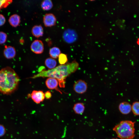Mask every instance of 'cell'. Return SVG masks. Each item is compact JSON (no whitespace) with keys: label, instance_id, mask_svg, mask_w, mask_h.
<instances>
[{"label":"cell","instance_id":"9","mask_svg":"<svg viewBox=\"0 0 139 139\" xmlns=\"http://www.w3.org/2000/svg\"><path fill=\"white\" fill-rule=\"evenodd\" d=\"M45 84L47 87L49 89H55L62 93V92L58 88L59 83L56 79L49 77L46 80Z\"/></svg>","mask_w":139,"mask_h":139},{"label":"cell","instance_id":"22","mask_svg":"<svg viewBox=\"0 0 139 139\" xmlns=\"http://www.w3.org/2000/svg\"><path fill=\"white\" fill-rule=\"evenodd\" d=\"M5 130L4 127L0 125V137L3 136L5 134Z\"/></svg>","mask_w":139,"mask_h":139},{"label":"cell","instance_id":"16","mask_svg":"<svg viewBox=\"0 0 139 139\" xmlns=\"http://www.w3.org/2000/svg\"><path fill=\"white\" fill-rule=\"evenodd\" d=\"M53 6V2L51 0H44L41 4V7L44 10L48 11L51 9Z\"/></svg>","mask_w":139,"mask_h":139},{"label":"cell","instance_id":"3","mask_svg":"<svg viewBox=\"0 0 139 139\" xmlns=\"http://www.w3.org/2000/svg\"><path fill=\"white\" fill-rule=\"evenodd\" d=\"M135 122L128 120L121 121L113 130L120 139H133L135 136Z\"/></svg>","mask_w":139,"mask_h":139},{"label":"cell","instance_id":"15","mask_svg":"<svg viewBox=\"0 0 139 139\" xmlns=\"http://www.w3.org/2000/svg\"><path fill=\"white\" fill-rule=\"evenodd\" d=\"M49 53L52 58L56 59L61 54V51L58 47H54L50 49Z\"/></svg>","mask_w":139,"mask_h":139},{"label":"cell","instance_id":"10","mask_svg":"<svg viewBox=\"0 0 139 139\" xmlns=\"http://www.w3.org/2000/svg\"><path fill=\"white\" fill-rule=\"evenodd\" d=\"M118 108L120 112L124 115L128 114L132 110L131 104L125 101L122 102L120 103Z\"/></svg>","mask_w":139,"mask_h":139},{"label":"cell","instance_id":"8","mask_svg":"<svg viewBox=\"0 0 139 139\" xmlns=\"http://www.w3.org/2000/svg\"><path fill=\"white\" fill-rule=\"evenodd\" d=\"M31 95L32 99L37 104L39 103L42 102L45 98V93L41 91L33 90Z\"/></svg>","mask_w":139,"mask_h":139},{"label":"cell","instance_id":"17","mask_svg":"<svg viewBox=\"0 0 139 139\" xmlns=\"http://www.w3.org/2000/svg\"><path fill=\"white\" fill-rule=\"evenodd\" d=\"M45 64L47 67L49 69H51L55 67L57 62L54 59L52 58H48L45 60Z\"/></svg>","mask_w":139,"mask_h":139},{"label":"cell","instance_id":"6","mask_svg":"<svg viewBox=\"0 0 139 139\" xmlns=\"http://www.w3.org/2000/svg\"><path fill=\"white\" fill-rule=\"evenodd\" d=\"M30 48L31 50L34 53L37 54H41L44 50V44L41 40H35L32 43Z\"/></svg>","mask_w":139,"mask_h":139},{"label":"cell","instance_id":"25","mask_svg":"<svg viewBox=\"0 0 139 139\" xmlns=\"http://www.w3.org/2000/svg\"><path fill=\"white\" fill-rule=\"evenodd\" d=\"M118 139L117 138H112V139Z\"/></svg>","mask_w":139,"mask_h":139},{"label":"cell","instance_id":"23","mask_svg":"<svg viewBox=\"0 0 139 139\" xmlns=\"http://www.w3.org/2000/svg\"><path fill=\"white\" fill-rule=\"evenodd\" d=\"M5 22V19L4 16L0 14V26L4 24Z\"/></svg>","mask_w":139,"mask_h":139},{"label":"cell","instance_id":"4","mask_svg":"<svg viewBox=\"0 0 139 139\" xmlns=\"http://www.w3.org/2000/svg\"><path fill=\"white\" fill-rule=\"evenodd\" d=\"M87 88V83L85 81L82 80L76 81L73 85L74 90L76 93L79 94H82L85 93Z\"/></svg>","mask_w":139,"mask_h":139},{"label":"cell","instance_id":"18","mask_svg":"<svg viewBox=\"0 0 139 139\" xmlns=\"http://www.w3.org/2000/svg\"><path fill=\"white\" fill-rule=\"evenodd\" d=\"M132 110L133 113L136 115H139V101H135L133 103Z\"/></svg>","mask_w":139,"mask_h":139},{"label":"cell","instance_id":"11","mask_svg":"<svg viewBox=\"0 0 139 139\" xmlns=\"http://www.w3.org/2000/svg\"><path fill=\"white\" fill-rule=\"evenodd\" d=\"M5 57L7 59L13 58L16 55V51L14 47L11 46H6L4 51Z\"/></svg>","mask_w":139,"mask_h":139},{"label":"cell","instance_id":"14","mask_svg":"<svg viewBox=\"0 0 139 139\" xmlns=\"http://www.w3.org/2000/svg\"><path fill=\"white\" fill-rule=\"evenodd\" d=\"M85 109L84 105L81 102L76 103L74 105L73 108L74 112L79 115L82 114L84 112Z\"/></svg>","mask_w":139,"mask_h":139},{"label":"cell","instance_id":"7","mask_svg":"<svg viewBox=\"0 0 139 139\" xmlns=\"http://www.w3.org/2000/svg\"><path fill=\"white\" fill-rule=\"evenodd\" d=\"M56 21V17L53 13H46L43 17V23L44 25L46 27H50L55 25Z\"/></svg>","mask_w":139,"mask_h":139},{"label":"cell","instance_id":"2","mask_svg":"<svg viewBox=\"0 0 139 139\" xmlns=\"http://www.w3.org/2000/svg\"><path fill=\"white\" fill-rule=\"evenodd\" d=\"M19 81V77L11 68L7 67L0 70V92L9 94L17 89Z\"/></svg>","mask_w":139,"mask_h":139},{"label":"cell","instance_id":"24","mask_svg":"<svg viewBox=\"0 0 139 139\" xmlns=\"http://www.w3.org/2000/svg\"><path fill=\"white\" fill-rule=\"evenodd\" d=\"M45 98L47 99H50L51 97L52 94L49 91H47L45 93Z\"/></svg>","mask_w":139,"mask_h":139},{"label":"cell","instance_id":"5","mask_svg":"<svg viewBox=\"0 0 139 139\" xmlns=\"http://www.w3.org/2000/svg\"><path fill=\"white\" fill-rule=\"evenodd\" d=\"M76 34L74 31L68 29L64 31L62 37L64 41L67 43H71L76 40Z\"/></svg>","mask_w":139,"mask_h":139},{"label":"cell","instance_id":"21","mask_svg":"<svg viewBox=\"0 0 139 139\" xmlns=\"http://www.w3.org/2000/svg\"><path fill=\"white\" fill-rule=\"evenodd\" d=\"M7 38V35L6 33L3 32H0V44L4 43L6 41Z\"/></svg>","mask_w":139,"mask_h":139},{"label":"cell","instance_id":"13","mask_svg":"<svg viewBox=\"0 0 139 139\" xmlns=\"http://www.w3.org/2000/svg\"><path fill=\"white\" fill-rule=\"evenodd\" d=\"M8 22L12 26L16 27L19 25L20 23V17L18 14H13L9 18Z\"/></svg>","mask_w":139,"mask_h":139},{"label":"cell","instance_id":"12","mask_svg":"<svg viewBox=\"0 0 139 139\" xmlns=\"http://www.w3.org/2000/svg\"><path fill=\"white\" fill-rule=\"evenodd\" d=\"M31 32L34 37L37 38H39L43 35V28L41 25H35L32 29Z\"/></svg>","mask_w":139,"mask_h":139},{"label":"cell","instance_id":"1","mask_svg":"<svg viewBox=\"0 0 139 139\" xmlns=\"http://www.w3.org/2000/svg\"><path fill=\"white\" fill-rule=\"evenodd\" d=\"M79 67L78 63L74 60L71 63L59 65L51 69L41 70L31 78L47 77L55 78L58 81L59 86L64 88L66 77L75 72Z\"/></svg>","mask_w":139,"mask_h":139},{"label":"cell","instance_id":"19","mask_svg":"<svg viewBox=\"0 0 139 139\" xmlns=\"http://www.w3.org/2000/svg\"><path fill=\"white\" fill-rule=\"evenodd\" d=\"M58 62L60 65L66 64L68 61L67 55L61 53L58 57Z\"/></svg>","mask_w":139,"mask_h":139},{"label":"cell","instance_id":"20","mask_svg":"<svg viewBox=\"0 0 139 139\" xmlns=\"http://www.w3.org/2000/svg\"><path fill=\"white\" fill-rule=\"evenodd\" d=\"M12 2V0H0V10L1 9L7 7Z\"/></svg>","mask_w":139,"mask_h":139}]
</instances>
